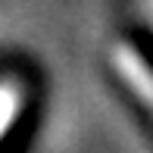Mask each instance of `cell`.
Returning a JSON list of instances; mask_svg holds the SVG:
<instances>
[{
  "mask_svg": "<svg viewBox=\"0 0 153 153\" xmlns=\"http://www.w3.org/2000/svg\"><path fill=\"white\" fill-rule=\"evenodd\" d=\"M113 69L119 72L125 88L134 91V97L153 113V69L144 62L141 53L128 44H116L113 47Z\"/></svg>",
  "mask_w": 153,
  "mask_h": 153,
  "instance_id": "1",
  "label": "cell"
},
{
  "mask_svg": "<svg viewBox=\"0 0 153 153\" xmlns=\"http://www.w3.org/2000/svg\"><path fill=\"white\" fill-rule=\"evenodd\" d=\"M19 106H22V88L16 81L3 78L0 81V137L6 134V128L13 125V119L19 116Z\"/></svg>",
  "mask_w": 153,
  "mask_h": 153,
  "instance_id": "2",
  "label": "cell"
}]
</instances>
